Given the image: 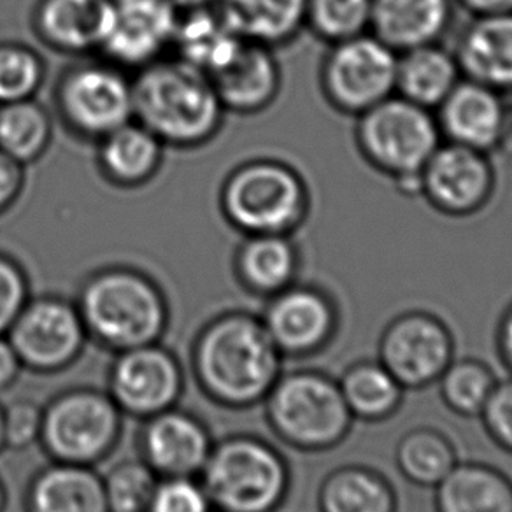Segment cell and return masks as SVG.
Here are the masks:
<instances>
[{"label": "cell", "mask_w": 512, "mask_h": 512, "mask_svg": "<svg viewBox=\"0 0 512 512\" xmlns=\"http://www.w3.org/2000/svg\"><path fill=\"white\" fill-rule=\"evenodd\" d=\"M206 74L227 113L264 111L281 86V71L272 48L242 37Z\"/></svg>", "instance_id": "e0dca14e"}, {"label": "cell", "mask_w": 512, "mask_h": 512, "mask_svg": "<svg viewBox=\"0 0 512 512\" xmlns=\"http://www.w3.org/2000/svg\"><path fill=\"white\" fill-rule=\"evenodd\" d=\"M160 477L150 465L136 458L123 460L102 476L109 512H146Z\"/></svg>", "instance_id": "e575fe53"}, {"label": "cell", "mask_w": 512, "mask_h": 512, "mask_svg": "<svg viewBox=\"0 0 512 512\" xmlns=\"http://www.w3.org/2000/svg\"><path fill=\"white\" fill-rule=\"evenodd\" d=\"M6 337L23 369L34 374L64 372L90 341L76 302L60 295L30 297Z\"/></svg>", "instance_id": "9c48e42d"}, {"label": "cell", "mask_w": 512, "mask_h": 512, "mask_svg": "<svg viewBox=\"0 0 512 512\" xmlns=\"http://www.w3.org/2000/svg\"><path fill=\"white\" fill-rule=\"evenodd\" d=\"M27 512H109L102 476L95 467L50 460L30 477Z\"/></svg>", "instance_id": "d6986e66"}, {"label": "cell", "mask_w": 512, "mask_h": 512, "mask_svg": "<svg viewBox=\"0 0 512 512\" xmlns=\"http://www.w3.org/2000/svg\"><path fill=\"white\" fill-rule=\"evenodd\" d=\"M199 479L216 512H276L292 483L283 453L253 434L214 441Z\"/></svg>", "instance_id": "277c9868"}, {"label": "cell", "mask_w": 512, "mask_h": 512, "mask_svg": "<svg viewBox=\"0 0 512 512\" xmlns=\"http://www.w3.org/2000/svg\"><path fill=\"white\" fill-rule=\"evenodd\" d=\"M8 507V490L4 486V481L0 479V512H6Z\"/></svg>", "instance_id": "f6af8a7d"}, {"label": "cell", "mask_w": 512, "mask_h": 512, "mask_svg": "<svg viewBox=\"0 0 512 512\" xmlns=\"http://www.w3.org/2000/svg\"><path fill=\"white\" fill-rule=\"evenodd\" d=\"M53 132L50 111L36 99L0 106V150L23 167L48 153Z\"/></svg>", "instance_id": "f546056e"}, {"label": "cell", "mask_w": 512, "mask_h": 512, "mask_svg": "<svg viewBox=\"0 0 512 512\" xmlns=\"http://www.w3.org/2000/svg\"><path fill=\"white\" fill-rule=\"evenodd\" d=\"M423 169L432 199L448 211H470L490 190V169L484 158L463 144L435 150Z\"/></svg>", "instance_id": "44dd1931"}, {"label": "cell", "mask_w": 512, "mask_h": 512, "mask_svg": "<svg viewBox=\"0 0 512 512\" xmlns=\"http://www.w3.org/2000/svg\"><path fill=\"white\" fill-rule=\"evenodd\" d=\"M372 0H307V20L328 39L360 36L370 22Z\"/></svg>", "instance_id": "d590c367"}, {"label": "cell", "mask_w": 512, "mask_h": 512, "mask_svg": "<svg viewBox=\"0 0 512 512\" xmlns=\"http://www.w3.org/2000/svg\"><path fill=\"white\" fill-rule=\"evenodd\" d=\"M174 0L114 2L113 23L100 57L136 72L172 51Z\"/></svg>", "instance_id": "9a60e30c"}, {"label": "cell", "mask_w": 512, "mask_h": 512, "mask_svg": "<svg viewBox=\"0 0 512 512\" xmlns=\"http://www.w3.org/2000/svg\"><path fill=\"white\" fill-rule=\"evenodd\" d=\"M458 462L455 444L437 428H414L400 439L395 449L400 474L420 488L434 490Z\"/></svg>", "instance_id": "4dcf8cb0"}, {"label": "cell", "mask_w": 512, "mask_h": 512, "mask_svg": "<svg viewBox=\"0 0 512 512\" xmlns=\"http://www.w3.org/2000/svg\"><path fill=\"white\" fill-rule=\"evenodd\" d=\"M262 404L279 441L304 453L337 448L355 423L339 381L320 370L283 372Z\"/></svg>", "instance_id": "5b68a950"}, {"label": "cell", "mask_w": 512, "mask_h": 512, "mask_svg": "<svg viewBox=\"0 0 512 512\" xmlns=\"http://www.w3.org/2000/svg\"><path fill=\"white\" fill-rule=\"evenodd\" d=\"M123 432V413L109 393L76 386L43 406L39 446L50 460L95 467L113 453Z\"/></svg>", "instance_id": "ba28073f"}, {"label": "cell", "mask_w": 512, "mask_h": 512, "mask_svg": "<svg viewBox=\"0 0 512 512\" xmlns=\"http://www.w3.org/2000/svg\"><path fill=\"white\" fill-rule=\"evenodd\" d=\"M107 393L123 416L148 420L178 406L185 392V370L162 341L114 353Z\"/></svg>", "instance_id": "30bf717a"}, {"label": "cell", "mask_w": 512, "mask_h": 512, "mask_svg": "<svg viewBox=\"0 0 512 512\" xmlns=\"http://www.w3.org/2000/svg\"><path fill=\"white\" fill-rule=\"evenodd\" d=\"M134 120L165 148L197 150L225 123V107L204 71L176 55L158 58L132 76Z\"/></svg>", "instance_id": "7a4b0ae2"}, {"label": "cell", "mask_w": 512, "mask_h": 512, "mask_svg": "<svg viewBox=\"0 0 512 512\" xmlns=\"http://www.w3.org/2000/svg\"><path fill=\"white\" fill-rule=\"evenodd\" d=\"M6 449L4 446V428H2V404H0V451Z\"/></svg>", "instance_id": "bcb514c9"}, {"label": "cell", "mask_w": 512, "mask_h": 512, "mask_svg": "<svg viewBox=\"0 0 512 512\" xmlns=\"http://www.w3.org/2000/svg\"><path fill=\"white\" fill-rule=\"evenodd\" d=\"M213 444L206 423L179 406L143 420L139 434L141 460L158 477H199Z\"/></svg>", "instance_id": "2e32d148"}, {"label": "cell", "mask_w": 512, "mask_h": 512, "mask_svg": "<svg viewBox=\"0 0 512 512\" xmlns=\"http://www.w3.org/2000/svg\"><path fill=\"white\" fill-rule=\"evenodd\" d=\"M497 381L495 372L486 363L463 358L449 363L437 384L449 411L462 418H479Z\"/></svg>", "instance_id": "d6a6232c"}, {"label": "cell", "mask_w": 512, "mask_h": 512, "mask_svg": "<svg viewBox=\"0 0 512 512\" xmlns=\"http://www.w3.org/2000/svg\"><path fill=\"white\" fill-rule=\"evenodd\" d=\"M299 255L286 234L244 235L234 253L237 283L255 297L271 299L295 285Z\"/></svg>", "instance_id": "7402d4cb"}, {"label": "cell", "mask_w": 512, "mask_h": 512, "mask_svg": "<svg viewBox=\"0 0 512 512\" xmlns=\"http://www.w3.org/2000/svg\"><path fill=\"white\" fill-rule=\"evenodd\" d=\"M363 150L379 167L413 176L437 150V128L425 107L384 99L367 109L360 127Z\"/></svg>", "instance_id": "7c38bea8"}, {"label": "cell", "mask_w": 512, "mask_h": 512, "mask_svg": "<svg viewBox=\"0 0 512 512\" xmlns=\"http://www.w3.org/2000/svg\"><path fill=\"white\" fill-rule=\"evenodd\" d=\"M113 15V0H37L32 29L60 55L92 57L102 53Z\"/></svg>", "instance_id": "ac0fdd59"}, {"label": "cell", "mask_w": 512, "mask_h": 512, "mask_svg": "<svg viewBox=\"0 0 512 512\" xmlns=\"http://www.w3.org/2000/svg\"><path fill=\"white\" fill-rule=\"evenodd\" d=\"M220 209L242 235L286 234L306 209V188L292 167L276 160H249L228 174Z\"/></svg>", "instance_id": "8992f818"}, {"label": "cell", "mask_w": 512, "mask_h": 512, "mask_svg": "<svg viewBox=\"0 0 512 512\" xmlns=\"http://www.w3.org/2000/svg\"><path fill=\"white\" fill-rule=\"evenodd\" d=\"M223 20L242 39L274 48L307 20V0H216Z\"/></svg>", "instance_id": "d4e9b609"}, {"label": "cell", "mask_w": 512, "mask_h": 512, "mask_svg": "<svg viewBox=\"0 0 512 512\" xmlns=\"http://www.w3.org/2000/svg\"><path fill=\"white\" fill-rule=\"evenodd\" d=\"M53 102L67 132L97 144L134 120L132 76L104 57L79 58L58 76Z\"/></svg>", "instance_id": "52a82bcc"}, {"label": "cell", "mask_w": 512, "mask_h": 512, "mask_svg": "<svg viewBox=\"0 0 512 512\" xmlns=\"http://www.w3.org/2000/svg\"><path fill=\"white\" fill-rule=\"evenodd\" d=\"M192 370L207 399L227 409L260 406L283 374L264 321L248 311L216 314L193 339Z\"/></svg>", "instance_id": "6da1fadb"}, {"label": "cell", "mask_w": 512, "mask_h": 512, "mask_svg": "<svg viewBox=\"0 0 512 512\" xmlns=\"http://www.w3.org/2000/svg\"><path fill=\"white\" fill-rule=\"evenodd\" d=\"M30 297V279L23 265L13 256L0 253V337L8 335Z\"/></svg>", "instance_id": "f35d334b"}, {"label": "cell", "mask_w": 512, "mask_h": 512, "mask_svg": "<svg viewBox=\"0 0 512 512\" xmlns=\"http://www.w3.org/2000/svg\"><path fill=\"white\" fill-rule=\"evenodd\" d=\"M337 381L355 421L381 423L390 420L399 413L404 402L406 390L379 360L353 363Z\"/></svg>", "instance_id": "f1b7e54d"}, {"label": "cell", "mask_w": 512, "mask_h": 512, "mask_svg": "<svg viewBox=\"0 0 512 512\" xmlns=\"http://www.w3.org/2000/svg\"><path fill=\"white\" fill-rule=\"evenodd\" d=\"M504 109L497 95L481 83L455 86L444 100L442 123L456 143L486 148L497 141Z\"/></svg>", "instance_id": "484cf974"}, {"label": "cell", "mask_w": 512, "mask_h": 512, "mask_svg": "<svg viewBox=\"0 0 512 512\" xmlns=\"http://www.w3.org/2000/svg\"><path fill=\"white\" fill-rule=\"evenodd\" d=\"M434 491L435 512H512L511 479L486 463H456Z\"/></svg>", "instance_id": "603a6c76"}, {"label": "cell", "mask_w": 512, "mask_h": 512, "mask_svg": "<svg viewBox=\"0 0 512 512\" xmlns=\"http://www.w3.org/2000/svg\"><path fill=\"white\" fill-rule=\"evenodd\" d=\"M260 318L285 358L318 355L334 341L339 327L334 302L313 286L292 285L276 293Z\"/></svg>", "instance_id": "5bb4252c"}, {"label": "cell", "mask_w": 512, "mask_h": 512, "mask_svg": "<svg viewBox=\"0 0 512 512\" xmlns=\"http://www.w3.org/2000/svg\"><path fill=\"white\" fill-rule=\"evenodd\" d=\"M164 151L148 128L130 120L97 143V169L109 185L134 190L157 178Z\"/></svg>", "instance_id": "ffe728a7"}, {"label": "cell", "mask_w": 512, "mask_h": 512, "mask_svg": "<svg viewBox=\"0 0 512 512\" xmlns=\"http://www.w3.org/2000/svg\"><path fill=\"white\" fill-rule=\"evenodd\" d=\"M43 406L32 399L11 400L2 406V428L6 449L25 451L39 444Z\"/></svg>", "instance_id": "74e56055"}, {"label": "cell", "mask_w": 512, "mask_h": 512, "mask_svg": "<svg viewBox=\"0 0 512 512\" xmlns=\"http://www.w3.org/2000/svg\"><path fill=\"white\" fill-rule=\"evenodd\" d=\"M113 2H120V0H113Z\"/></svg>", "instance_id": "7dc6e473"}, {"label": "cell", "mask_w": 512, "mask_h": 512, "mask_svg": "<svg viewBox=\"0 0 512 512\" xmlns=\"http://www.w3.org/2000/svg\"><path fill=\"white\" fill-rule=\"evenodd\" d=\"M46 81L39 51L18 41H0V106L36 99Z\"/></svg>", "instance_id": "836d02e7"}, {"label": "cell", "mask_w": 512, "mask_h": 512, "mask_svg": "<svg viewBox=\"0 0 512 512\" xmlns=\"http://www.w3.org/2000/svg\"><path fill=\"white\" fill-rule=\"evenodd\" d=\"M479 420L491 441L512 455V376L497 381Z\"/></svg>", "instance_id": "ab89813d"}, {"label": "cell", "mask_w": 512, "mask_h": 512, "mask_svg": "<svg viewBox=\"0 0 512 512\" xmlns=\"http://www.w3.org/2000/svg\"><path fill=\"white\" fill-rule=\"evenodd\" d=\"M74 302L88 339L111 353L160 342L171 323L162 286L128 265H107L88 274Z\"/></svg>", "instance_id": "3957f363"}, {"label": "cell", "mask_w": 512, "mask_h": 512, "mask_svg": "<svg viewBox=\"0 0 512 512\" xmlns=\"http://www.w3.org/2000/svg\"><path fill=\"white\" fill-rule=\"evenodd\" d=\"M470 8L486 15L512 13V0H465Z\"/></svg>", "instance_id": "ee69618b"}, {"label": "cell", "mask_w": 512, "mask_h": 512, "mask_svg": "<svg viewBox=\"0 0 512 512\" xmlns=\"http://www.w3.org/2000/svg\"><path fill=\"white\" fill-rule=\"evenodd\" d=\"M460 62L481 85L512 86V13L474 23L463 37Z\"/></svg>", "instance_id": "83f0119b"}, {"label": "cell", "mask_w": 512, "mask_h": 512, "mask_svg": "<svg viewBox=\"0 0 512 512\" xmlns=\"http://www.w3.org/2000/svg\"><path fill=\"white\" fill-rule=\"evenodd\" d=\"M399 500L392 483L365 465H342L321 483L320 512H397Z\"/></svg>", "instance_id": "4316f807"}, {"label": "cell", "mask_w": 512, "mask_h": 512, "mask_svg": "<svg viewBox=\"0 0 512 512\" xmlns=\"http://www.w3.org/2000/svg\"><path fill=\"white\" fill-rule=\"evenodd\" d=\"M449 20L448 0H372L370 22L390 48L413 50L441 36Z\"/></svg>", "instance_id": "cb8c5ba5"}, {"label": "cell", "mask_w": 512, "mask_h": 512, "mask_svg": "<svg viewBox=\"0 0 512 512\" xmlns=\"http://www.w3.org/2000/svg\"><path fill=\"white\" fill-rule=\"evenodd\" d=\"M377 349V360L402 388L418 392L437 383L455 360V337L434 314L409 311L386 325Z\"/></svg>", "instance_id": "8fae6325"}, {"label": "cell", "mask_w": 512, "mask_h": 512, "mask_svg": "<svg viewBox=\"0 0 512 512\" xmlns=\"http://www.w3.org/2000/svg\"><path fill=\"white\" fill-rule=\"evenodd\" d=\"M397 69L392 48L381 39L349 37L328 58L325 85L339 106L367 111L388 99L397 85Z\"/></svg>", "instance_id": "4fadbf2b"}, {"label": "cell", "mask_w": 512, "mask_h": 512, "mask_svg": "<svg viewBox=\"0 0 512 512\" xmlns=\"http://www.w3.org/2000/svg\"><path fill=\"white\" fill-rule=\"evenodd\" d=\"M146 512H216L199 477H160Z\"/></svg>", "instance_id": "8d00e7d4"}, {"label": "cell", "mask_w": 512, "mask_h": 512, "mask_svg": "<svg viewBox=\"0 0 512 512\" xmlns=\"http://www.w3.org/2000/svg\"><path fill=\"white\" fill-rule=\"evenodd\" d=\"M25 188V167L0 150V214L15 206Z\"/></svg>", "instance_id": "60d3db41"}, {"label": "cell", "mask_w": 512, "mask_h": 512, "mask_svg": "<svg viewBox=\"0 0 512 512\" xmlns=\"http://www.w3.org/2000/svg\"><path fill=\"white\" fill-rule=\"evenodd\" d=\"M23 365L8 337H0V393L8 392L22 374Z\"/></svg>", "instance_id": "b9f144b4"}, {"label": "cell", "mask_w": 512, "mask_h": 512, "mask_svg": "<svg viewBox=\"0 0 512 512\" xmlns=\"http://www.w3.org/2000/svg\"><path fill=\"white\" fill-rule=\"evenodd\" d=\"M453 58L434 46H420L407 53L397 69V85L407 100L418 106H435L456 86Z\"/></svg>", "instance_id": "1f68e13d"}, {"label": "cell", "mask_w": 512, "mask_h": 512, "mask_svg": "<svg viewBox=\"0 0 512 512\" xmlns=\"http://www.w3.org/2000/svg\"><path fill=\"white\" fill-rule=\"evenodd\" d=\"M498 355L512 374V306L505 311L497 332Z\"/></svg>", "instance_id": "7bdbcfd3"}]
</instances>
